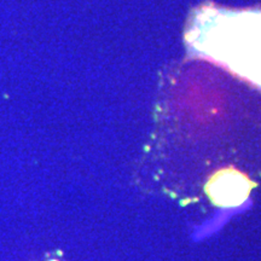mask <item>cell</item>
<instances>
[{
    "label": "cell",
    "mask_w": 261,
    "mask_h": 261,
    "mask_svg": "<svg viewBox=\"0 0 261 261\" xmlns=\"http://www.w3.org/2000/svg\"><path fill=\"white\" fill-rule=\"evenodd\" d=\"M185 44L190 56L217 63L261 90V10L201 5L189 17Z\"/></svg>",
    "instance_id": "1"
},
{
    "label": "cell",
    "mask_w": 261,
    "mask_h": 261,
    "mask_svg": "<svg viewBox=\"0 0 261 261\" xmlns=\"http://www.w3.org/2000/svg\"><path fill=\"white\" fill-rule=\"evenodd\" d=\"M253 181L236 169H222L214 174L206 186V192L211 201L219 207L239 206L248 198Z\"/></svg>",
    "instance_id": "2"
},
{
    "label": "cell",
    "mask_w": 261,
    "mask_h": 261,
    "mask_svg": "<svg viewBox=\"0 0 261 261\" xmlns=\"http://www.w3.org/2000/svg\"><path fill=\"white\" fill-rule=\"evenodd\" d=\"M41 261H58V260H56V259H51V258H46V259H44V260H41Z\"/></svg>",
    "instance_id": "3"
}]
</instances>
